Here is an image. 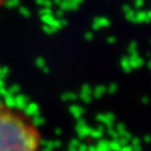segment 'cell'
Masks as SVG:
<instances>
[{
	"label": "cell",
	"mask_w": 151,
	"mask_h": 151,
	"mask_svg": "<svg viewBox=\"0 0 151 151\" xmlns=\"http://www.w3.org/2000/svg\"><path fill=\"white\" fill-rule=\"evenodd\" d=\"M41 134L24 114L0 104V151H40Z\"/></svg>",
	"instance_id": "6da1fadb"
}]
</instances>
